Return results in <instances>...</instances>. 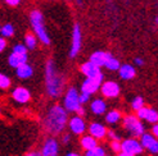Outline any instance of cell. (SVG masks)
I'll return each mask as SVG.
<instances>
[{"instance_id": "obj_1", "label": "cell", "mask_w": 158, "mask_h": 156, "mask_svg": "<svg viewBox=\"0 0 158 156\" xmlns=\"http://www.w3.org/2000/svg\"><path fill=\"white\" fill-rule=\"evenodd\" d=\"M68 122L67 110L60 105H54L46 114L44 127L50 135H59Z\"/></svg>"}, {"instance_id": "obj_2", "label": "cell", "mask_w": 158, "mask_h": 156, "mask_svg": "<svg viewBox=\"0 0 158 156\" xmlns=\"http://www.w3.org/2000/svg\"><path fill=\"white\" fill-rule=\"evenodd\" d=\"M45 83H46V91H48L49 96L58 97L62 95L63 90H64V80L63 76H60L54 67V61L50 59L46 63L45 68Z\"/></svg>"}, {"instance_id": "obj_3", "label": "cell", "mask_w": 158, "mask_h": 156, "mask_svg": "<svg viewBox=\"0 0 158 156\" xmlns=\"http://www.w3.org/2000/svg\"><path fill=\"white\" fill-rule=\"evenodd\" d=\"M30 21H31V25H32V28L36 33V37L40 40L44 45H49L50 44V37L48 35L44 26V17L41 12L39 10H32L30 14Z\"/></svg>"}, {"instance_id": "obj_4", "label": "cell", "mask_w": 158, "mask_h": 156, "mask_svg": "<svg viewBox=\"0 0 158 156\" xmlns=\"http://www.w3.org/2000/svg\"><path fill=\"white\" fill-rule=\"evenodd\" d=\"M123 127L134 137H140L141 135L144 133V126H143V123H141L140 119L136 118V116H132V115L125 116V119H123Z\"/></svg>"}, {"instance_id": "obj_5", "label": "cell", "mask_w": 158, "mask_h": 156, "mask_svg": "<svg viewBox=\"0 0 158 156\" xmlns=\"http://www.w3.org/2000/svg\"><path fill=\"white\" fill-rule=\"evenodd\" d=\"M103 73L98 74L97 77H93V78H86V80L82 82L81 84V92H85V93H89V95H93V93H95L100 84L103 83Z\"/></svg>"}, {"instance_id": "obj_6", "label": "cell", "mask_w": 158, "mask_h": 156, "mask_svg": "<svg viewBox=\"0 0 158 156\" xmlns=\"http://www.w3.org/2000/svg\"><path fill=\"white\" fill-rule=\"evenodd\" d=\"M80 101H78V92L75 87H71L66 96H64V101H63V107L66 109L67 111H76V109L80 106Z\"/></svg>"}, {"instance_id": "obj_7", "label": "cell", "mask_w": 158, "mask_h": 156, "mask_svg": "<svg viewBox=\"0 0 158 156\" xmlns=\"http://www.w3.org/2000/svg\"><path fill=\"white\" fill-rule=\"evenodd\" d=\"M143 146L140 145V141L135 138H129L121 142V151L125 154H129L131 156H136L143 152Z\"/></svg>"}, {"instance_id": "obj_8", "label": "cell", "mask_w": 158, "mask_h": 156, "mask_svg": "<svg viewBox=\"0 0 158 156\" xmlns=\"http://www.w3.org/2000/svg\"><path fill=\"white\" fill-rule=\"evenodd\" d=\"M82 45V33H81V28L78 25H75L72 29V45H71V50H69V57L75 58L78 51L81 49Z\"/></svg>"}, {"instance_id": "obj_9", "label": "cell", "mask_w": 158, "mask_h": 156, "mask_svg": "<svg viewBox=\"0 0 158 156\" xmlns=\"http://www.w3.org/2000/svg\"><path fill=\"white\" fill-rule=\"evenodd\" d=\"M99 88L102 91V95L108 99H113L120 95V86H118L117 82H113V81H108V82L102 83Z\"/></svg>"}, {"instance_id": "obj_10", "label": "cell", "mask_w": 158, "mask_h": 156, "mask_svg": "<svg viewBox=\"0 0 158 156\" xmlns=\"http://www.w3.org/2000/svg\"><path fill=\"white\" fill-rule=\"evenodd\" d=\"M140 145L143 146V149H147L151 154L156 155L158 152V142L153 135H149V133H143L140 136Z\"/></svg>"}, {"instance_id": "obj_11", "label": "cell", "mask_w": 158, "mask_h": 156, "mask_svg": "<svg viewBox=\"0 0 158 156\" xmlns=\"http://www.w3.org/2000/svg\"><path fill=\"white\" fill-rule=\"evenodd\" d=\"M58 150L59 145L55 138H48L45 141L43 150H41V156H58Z\"/></svg>"}, {"instance_id": "obj_12", "label": "cell", "mask_w": 158, "mask_h": 156, "mask_svg": "<svg viewBox=\"0 0 158 156\" xmlns=\"http://www.w3.org/2000/svg\"><path fill=\"white\" fill-rule=\"evenodd\" d=\"M68 127L71 129V132L75 135H82L84 132L86 131V124H85V120L81 118V116H73L71 118L68 122Z\"/></svg>"}, {"instance_id": "obj_13", "label": "cell", "mask_w": 158, "mask_h": 156, "mask_svg": "<svg viewBox=\"0 0 158 156\" xmlns=\"http://www.w3.org/2000/svg\"><path fill=\"white\" fill-rule=\"evenodd\" d=\"M138 111V116L139 119H145L147 122L149 123H157L158 120V113L154 110V109H149V107H145V106H141Z\"/></svg>"}, {"instance_id": "obj_14", "label": "cell", "mask_w": 158, "mask_h": 156, "mask_svg": "<svg viewBox=\"0 0 158 156\" xmlns=\"http://www.w3.org/2000/svg\"><path fill=\"white\" fill-rule=\"evenodd\" d=\"M12 96H13V99H14L15 101H17V103H19V104H26V103H28L30 99H31V93H30V91L26 90L25 87H17V88L13 91Z\"/></svg>"}, {"instance_id": "obj_15", "label": "cell", "mask_w": 158, "mask_h": 156, "mask_svg": "<svg viewBox=\"0 0 158 156\" xmlns=\"http://www.w3.org/2000/svg\"><path fill=\"white\" fill-rule=\"evenodd\" d=\"M89 132L90 136H93L97 139H102L107 136V128L100 123H91L89 127Z\"/></svg>"}, {"instance_id": "obj_16", "label": "cell", "mask_w": 158, "mask_h": 156, "mask_svg": "<svg viewBox=\"0 0 158 156\" xmlns=\"http://www.w3.org/2000/svg\"><path fill=\"white\" fill-rule=\"evenodd\" d=\"M109 57H110L109 53H106V51H95V53L91 54L89 61H91V63L95 64L97 67L102 68V67H104L106 61H107V59H108Z\"/></svg>"}, {"instance_id": "obj_17", "label": "cell", "mask_w": 158, "mask_h": 156, "mask_svg": "<svg viewBox=\"0 0 158 156\" xmlns=\"http://www.w3.org/2000/svg\"><path fill=\"white\" fill-rule=\"evenodd\" d=\"M81 72L86 76V78H93V77H97L98 74H100V68L97 67L95 64H93L91 61H88L81 65Z\"/></svg>"}, {"instance_id": "obj_18", "label": "cell", "mask_w": 158, "mask_h": 156, "mask_svg": "<svg viewBox=\"0 0 158 156\" xmlns=\"http://www.w3.org/2000/svg\"><path fill=\"white\" fill-rule=\"evenodd\" d=\"M8 63L10 67L17 68L23 63H27V54H17V53H12V55L8 58Z\"/></svg>"}, {"instance_id": "obj_19", "label": "cell", "mask_w": 158, "mask_h": 156, "mask_svg": "<svg viewBox=\"0 0 158 156\" xmlns=\"http://www.w3.org/2000/svg\"><path fill=\"white\" fill-rule=\"evenodd\" d=\"M118 72H120V77L122 80H132L136 74V71L135 68L130 64H123V65H120L118 68Z\"/></svg>"}, {"instance_id": "obj_20", "label": "cell", "mask_w": 158, "mask_h": 156, "mask_svg": "<svg viewBox=\"0 0 158 156\" xmlns=\"http://www.w3.org/2000/svg\"><path fill=\"white\" fill-rule=\"evenodd\" d=\"M15 69H17V71H15V73H17V77L21 78V80H26V78H30L31 76L34 74L32 67L28 65L27 63L21 64L19 67H17Z\"/></svg>"}, {"instance_id": "obj_21", "label": "cell", "mask_w": 158, "mask_h": 156, "mask_svg": "<svg viewBox=\"0 0 158 156\" xmlns=\"http://www.w3.org/2000/svg\"><path fill=\"white\" fill-rule=\"evenodd\" d=\"M106 109H107V104H106V101L102 100V99L94 100L93 103L90 104V110H91L94 114H97V115L104 114V113H106Z\"/></svg>"}, {"instance_id": "obj_22", "label": "cell", "mask_w": 158, "mask_h": 156, "mask_svg": "<svg viewBox=\"0 0 158 156\" xmlns=\"http://www.w3.org/2000/svg\"><path fill=\"white\" fill-rule=\"evenodd\" d=\"M81 146H82V149L85 150H93V149H95V147L98 146V141H97V138H94L93 136H84L81 138Z\"/></svg>"}, {"instance_id": "obj_23", "label": "cell", "mask_w": 158, "mask_h": 156, "mask_svg": "<svg viewBox=\"0 0 158 156\" xmlns=\"http://www.w3.org/2000/svg\"><path fill=\"white\" fill-rule=\"evenodd\" d=\"M120 119H121V113L117 110H112L107 113L106 115V122L109 124H116L117 122H120Z\"/></svg>"}, {"instance_id": "obj_24", "label": "cell", "mask_w": 158, "mask_h": 156, "mask_svg": "<svg viewBox=\"0 0 158 156\" xmlns=\"http://www.w3.org/2000/svg\"><path fill=\"white\" fill-rule=\"evenodd\" d=\"M25 44H26V48L27 50H32L36 48L37 45V37L32 33H27L26 37H25Z\"/></svg>"}, {"instance_id": "obj_25", "label": "cell", "mask_w": 158, "mask_h": 156, "mask_svg": "<svg viewBox=\"0 0 158 156\" xmlns=\"http://www.w3.org/2000/svg\"><path fill=\"white\" fill-rule=\"evenodd\" d=\"M120 65H121V64H120V61H118V59L113 58L112 55H110V57L107 59L106 64H104V67H106L107 69H109V71H118Z\"/></svg>"}, {"instance_id": "obj_26", "label": "cell", "mask_w": 158, "mask_h": 156, "mask_svg": "<svg viewBox=\"0 0 158 156\" xmlns=\"http://www.w3.org/2000/svg\"><path fill=\"white\" fill-rule=\"evenodd\" d=\"M104 155H106V150L100 146H97L93 150H86L85 152V156H104Z\"/></svg>"}, {"instance_id": "obj_27", "label": "cell", "mask_w": 158, "mask_h": 156, "mask_svg": "<svg viewBox=\"0 0 158 156\" xmlns=\"http://www.w3.org/2000/svg\"><path fill=\"white\" fill-rule=\"evenodd\" d=\"M0 32H2L3 37H10L14 33V28H13V26L10 25V23H8V25H5V26H3L2 28H0Z\"/></svg>"}, {"instance_id": "obj_28", "label": "cell", "mask_w": 158, "mask_h": 156, "mask_svg": "<svg viewBox=\"0 0 158 156\" xmlns=\"http://www.w3.org/2000/svg\"><path fill=\"white\" fill-rule=\"evenodd\" d=\"M141 106H144V99L141 97V96H138L132 100V103H131V107L134 109V110H139V109Z\"/></svg>"}, {"instance_id": "obj_29", "label": "cell", "mask_w": 158, "mask_h": 156, "mask_svg": "<svg viewBox=\"0 0 158 156\" xmlns=\"http://www.w3.org/2000/svg\"><path fill=\"white\" fill-rule=\"evenodd\" d=\"M10 86V80L5 74L0 73V88H8Z\"/></svg>"}, {"instance_id": "obj_30", "label": "cell", "mask_w": 158, "mask_h": 156, "mask_svg": "<svg viewBox=\"0 0 158 156\" xmlns=\"http://www.w3.org/2000/svg\"><path fill=\"white\" fill-rule=\"evenodd\" d=\"M13 53H17V54H27V48H26V45H22V44L14 45Z\"/></svg>"}, {"instance_id": "obj_31", "label": "cell", "mask_w": 158, "mask_h": 156, "mask_svg": "<svg viewBox=\"0 0 158 156\" xmlns=\"http://www.w3.org/2000/svg\"><path fill=\"white\" fill-rule=\"evenodd\" d=\"M89 100H90V95L89 93H85V92H81V95L78 93V101H80V104L84 105L86 103H89Z\"/></svg>"}, {"instance_id": "obj_32", "label": "cell", "mask_w": 158, "mask_h": 156, "mask_svg": "<svg viewBox=\"0 0 158 156\" xmlns=\"http://www.w3.org/2000/svg\"><path fill=\"white\" fill-rule=\"evenodd\" d=\"M110 149L114 152H120L121 151V142H118L117 139H112V143H110Z\"/></svg>"}, {"instance_id": "obj_33", "label": "cell", "mask_w": 158, "mask_h": 156, "mask_svg": "<svg viewBox=\"0 0 158 156\" xmlns=\"http://www.w3.org/2000/svg\"><path fill=\"white\" fill-rule=\"evenodd\" d=\"M107 135H108L110 138H112V139H117V141H118V139H120V137H118V135L116 133V132H113V131H109V132H107Z\"/></svg>"}, {"instance_id": "obj_34", "label": "cell", "mask_w": 158, "mask_h": 156, "mask_svg": "<svg viewBox=\"0 0 158 156\" xmlns=\"http://www.w3.org/2000/svg\"><path fill=\"white\" fill-rule=\"evenodd\" d=\"M6 48V41L4 40V37H0V53Z\"/></svg>"}, {"instance_id": "obj_35", "label": "cell", "mask_w": 158, "mask_h": 156, "mask_svg": "<svg viewBox=\"0 0 158 156\" xmlns=\"http://www.w3.org/2000/svg\"><path fill=\"white\" fill-rule=\"evenodd\" d=\"M6 4H9L10 6H15V5H18L21 3V0H5Z\"/></svg>"}, {"instance_id": "obj_36", "label": "cell", "mask_w": 158, "mask_h": 156, "mask_svg": "<svg viewBox=\"0 0 158 156\" xmlns=\"http://www.w3.org/2000/svg\"><path fill=\"white\" fill-rule=\"evenodd\" d=\"M75 113H77V115H78V116H82V115L85 114V109L80 105V106H78V107L76 109V111H75Z\"/></svg>"}, {"instance_id": "obj_37", "label": "cell", "mask_w": 158, "mask_h": 156, "mask_svg": "<svg viewBox=\"0 0 158 156\" xmlns=\"http://www.w3.org/2000/svg\"><path fill=\"white\" fill-rule=\"evenodd\" d=\"M152 133L157 137L158 136V126H157V123H154V126L152 127Z\"/></svg>"}, {"instance_id": "obj_38", "label": "cell", "mask_w": 158, "mask_h": 156, "mask_svg": "<svg viewBox=\"0 0 158 156\" xmlns=\"http://www.w3.org/2000/svg\"><path fill=\"white\" fill-rule=\"evenodd\" d=\"M134 61H135V64H136V65H144V60L141 59V58H136Z\"/></svg>"}, {"instance_id": "obj_39", "label": "cell", "mask_w": 158, "mask_h": 156, "mask_svg": "<svg viewBox=\"0 0 158 156\" xmlns=\"http://www.w3.org/2000/svg\"><path fill=\"white\" fill-rule=\"evenodd\" d=\"M69 135H64V136H63V139H62V141H63V143H68L69 142Z\"/></svg>"}, {"instance_id": "obj_40", "label": "cell", "mask_w": 158, "mask_h": 156, "mask_svg": "<svg viewBox=\"0 0 158 156\" xmlns=\"http://www.w3.org/2000/svg\"><path fill=\"white\" fill-rule=\"evenodd\" d=\"M26 156H41V154H40V152H37V151H32V152L27 154Z\"/></svg>"}, {"instance_id": "obj_41", "label": "cell", "mask_w": 158, "mask_h": 156, "mask_svg": "<svg viewBox=\"0 0 158 156\" xmlns=\"http://www.w3.org/2000/svg\"><path fill=\"white\" fill-rule=\"evenodd\" d=\"M117 156H131V155H129V154H125V152L120 151V152H118V155H117Z\"/></svg>"}, {"instance_id": "obj_42", "label": "cell", "mask_w": 158, "mask_h": 156, "mask_svg": "<svg viewBox=\"0 0 158 156\" xmlns=\"http://www.w3.org/2000/svg\"><path fill=\"white\" fill-rule=\"evenodd\" d=\"M66 156H81V155H78V154H76V152H69V154H67Z\"/></svg>"}, {"instance_id": "obj_43", "label": "cell", "mask_w": 158, "mask_h": 156, "mask_svg": "<svg viewBox=\"0 0 158 156\" xmlns=\"http://www.w3.org/2000/svg\"><path fill=\"white\" fill-rule=\"evenodd\" d=\"M76 2H77V4H78V5H81V4H82L81 0H76Z\"/></svg>"}, {"instance_id": "obj_44", "label": "cell", "mask_w": 158, "mask_h": 156, "mask_svg": "<svg viewBox=\"0 0 158 156\" xmlns=\"http://www.w3.org/2000/svg\"><path fill=\"white\" fill-rule=\"evenodd\" d=\"M0 28H2V27H0Z\"/></svg>"}]
</instances>
